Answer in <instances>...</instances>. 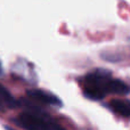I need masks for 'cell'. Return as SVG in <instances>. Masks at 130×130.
I'll return each mask as SVG.
<instances>
[{"label":"cell","instance_id":"1","mask_svg":"<svg viewBox=\"0 0 130 130\" xmlns=\"http://www.w3.org/2000/svg\"><path fill=\"white\" fill-rule=\"evenodd\" d=\"M111 78V72L106 70H96L89 73L85 80V95L94 101L103 99L107 94V83Z\"/></svg>","mask_w":130,"mask_h":130},{"label":"cell","instance_id":"2","mask_svg":"<svg viewBox=\"0 0 130 130\" xmlns=\"http://www.w3.org/2000/svg\"><path fill=\"white\" fill-rule=\"evenodd\" d=\"M52 122L40 110L23 112L16 118V123L25 130H50Z\"/></svg>","mask_w":130,"mask_h":130},{"label":"cell","instance_id":"3","mask_svg":"<svg viewBox=\"0 0 130 130\" xmlns=\"http://www.w3.org/2000/svg\"><path fill=\"white\" fill-rule=\"evenodd\" d=\"M26 95L31 99L42 104H48V105H52V106H57V107L63 105L62 101L56 95L42 89H30L26 91Z\"/></svg>","mask_w":130,"mask_h":130},{"label":"cell","instance_id":"4","mask_svg":"<svg viewBox=\"0 0 130 130\" xmlns=\"http://www.w3.org/2000/svg\"><path fill=\"white\" fill-rule=\"evenodd\" d=\"M18 102L11 96V94L0 85V110L4 108H15L18 106Z\"/></svg>","mask_w":130,"mask_h":130},{"label":"cell","instance_id":"5","mask_svg":"<svg viewBox=\"0 0 130 130\" xmlns=\"http://www.w3.org/2000/svg\"><path fill=\"white\" fill-rule=\"evenodd\" d=\"M130 89L129 87L119 79L111 78L107 83V92L111 94H118V95H127L129 94Z\"/></svg>","mask_w":130,"mask_h":130},{"label":"cell","instance_id":"6","mask_svg":"<svg viewBox=\"0 0 130 130\" xmlns=\"http://www.w3.org/2000/svg\"><path fill=\"white\" fill-rule=\"evenodd\" d=\"M111 107L113 111L119 113L120 115L130 118V101H122V99H114L111 102Z\"/></svg>","mask_w":130,"mask_h":130},{"label":"cell","instance_id":"7","mask_svg":"<svg viewBox=\"0 0 130 130\" xmlns=\"http://www.w3.org/2000/svg\"><path fill=\"white\" fill-rule=\"evenodd\" d=\"M50 130H65L63 127H61L59 124L55 123V122H52V126H50Z\"/></svg>","mask_w":130,"mask_h":130},{"label":"cell","instance_id":"8","mask_svg":"<svg viewBox=\"0 0 130 130\" xmlns=\"http://www.w3.org/2000/svg\"><path fill=\"white\" fill-rule=\"evenodd\" d=\"M2 73H4V70H2V66H1V64H0V76L2 75Z\"/></svg>","mask_w":130,"mask_h":130},{"label":"cell","instance_id":"9","mask_svg":"<svg viewBox=\"0 0 130 130\" xmlns=\"http://www.w3.org/2000/svg\"><path fill=\"white\" fill-rule=\"evenodd\" d=\"M5 129H6V130H15V129L10 128V127H8V126H6V127H5Z\"/></svg>","mask_w":130,"mask_h":130}]
</instances>
